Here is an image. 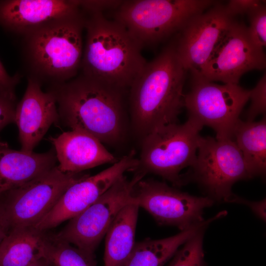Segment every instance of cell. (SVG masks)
Instances as JSON below:
<instances>
[{"label": "cell", "instance_id": "1", "mask_svg": "<svg viewBox=\"0 0 266 266\" xmlns=\"http://www.w3.org/2000/svg\"><path fill=\"white\" fill-rule=\"evenodd\" d=\"M47 90L54 95L60 120L72 130L86 133L108 145L125 140L129 128L127 89L80 74Z\"/></svg>", "mask_w": 266, "mask_h": 266}, {"label": "cell", "instance_id": "2", "mask_svg": "<svg viewBox=\"0 0 266 266\" xmlns=\"http://www.w3.org/2000/svg\"><path fill=\"white\" fill-rule=\"evenodd\" d=\"M186 72L173 43L147 63L132 83L129 91L130 126L140 140L159 128L177 123L184 107Z\"/></svg>", "mask_w": 266, "mask_h": 266}, {"label": "cell", "instance_id": "3", "mask_svg": "<svg viewBox=\"0 0 266 266\" xmlns=\"http://www.w3.org/2000/svg\"><path fill=\"white\" fill-rule=\"evenodd\" d=\"M84 12L56 19L21 36V54L27 79L48 87L65 83L80 69Z\"/></svg>", "mask_w": 266, "mask_h": 266}, {"label": "cell", "instance_id": "4", "mask_svg": "<svg viewBox=\"0 0 266 266\" xmlns=\"http://www.w3.org/2000/svg\"><path fill=\"white\" fill-rule=\"evenodd\" d=\"M86 39L81 74L128 89L147 62L140 44L126 29L102 12L84 11Z\"/></svg>", "mask_w": 266, "mask_h": 266}, {"label": "cell", "instance_id": "5", "mask_svg": "<svg viewBox=\"0 0 266 266\" xmlns=\"http://www.w3.org/2000/svg\"><path fill=\"white\" fill-rule=\"evenodd\" d=\"M203 127L189 117L186 122L165 125L141 140L135 172L159 175L175 187L183 185L180 172L195 162Z\"/></svg>", "mask_w": 266, "mask_h": 266}, {"label": "cell", "instance_id": "6", "mask_svg": "<svg viewBox=\"0 0 266 266\" xmlns=\"http://www.w3.org/2000/svg\"><path fill=\"white\" fill-rule=\"evenodd\" d=\"M217 1L210 0H123L114 20L143 47L179 32L195 16Z\"/></svg>", "mask_w": 266, "mask_h": 266}, {"label": "cell", "instance_id": "7", "mask_svg": "<svg viewBox=\"0 0 266 266\" xmlns=\"http://www.w3.org/2000/svg\"><path fill=\"white\" fill-rule=\"evenodd\" d=\"M197 152L183 184L196 181L214 200L228 202L234 183L253 177L233 139L200 136Z\"/></svg>", "mask_w": 266, "mask_h": 266}, {"label": "cell", "instance_id": "8", "mask_svg": "<svg viewBox=\"0 0 266 266\" xmlns=\"http://www.w3.org/2000/svg\"><path fill=\"white\" fill-rule=\"evenodd\" d=\"M250 90L236 84L220 85L200 76H192L184 107L189 117L212 129L216 138L233 139L240 114L249 100Z\"/></svg>", "mask_w": 266, "mask_h": 266}, {"label": "cell", "instance_id": "9", "mask_svg": "<svg viewBox=\"0 0 266 266\" xmlns=\"http://www.w3.org/2000/svg\"><path fill=\"white\" fill-rule=\"evenodd\" d=\"M65 172L56 166L38 177L4 194L2 201L10 229L33 227L55 205L73 184L89 176Z\"/></svg>", "mask_w": 266, "mask_h": 266}, {"label": "cell", "instance_id": "10", "mask_svg": "<svg viewBox=\"0 0 266 266\" xmlns=\"http://www.w3.org/2000/svg\"><path fill=\"white\" fill-rule=\"evenodd\" d=\"M144 176L136 172L131 179L123 176L55 236L94 254L119 212L130 203L134 186Z\"/></svg>", "mask_w": 266, "mask_h": 266}, {"label": "cell", "instance_id": "11", "mask_svg": "<svg viewBox=\"0 0 266 266\" xmlns=\"http://www.w3.org/2000/svg\"><path fill=\"white\" fill-rule=\"evenodd\" d=\"M130 203L144 209L158 224L175 226L182 231L203 221V210L214 200L191 195L163 182L142 178L134 186Z\"/></svg>", "mask_w": 266, "mask_h": 266}, {"label": "cell", "instance_id": "12", "mask_svg": "<svg viewBox=\"0 0 266 266\" xmlns=\"http://www.w3.org/2000/svg\"><path fill=\"white\" fill-rule=\"evenodd\" d=\"M235 20L225 5L217 2L191 18L179 32L176 54L184 68L200 75L214 49Z\"/></svg>", "mask_w": 266, "mask_h": 266}, {"label": "cell", "instance_id": "13", "mask_svg": "<svg viewBox=\"0 0 266 266\" xmlns=\"http://www.w3.org/2000/svg\"><path fill=\"white\" fill-rule=\"evenodd\" d=\"M266 65L264 49L252 41L247 27L235 20L199 76L211 82L238 84L244 73L264 69Z\"/></svg>", "mask_w": 266, "mask_h": 266}, {"label": "cell", "instance_id": "14", "mask_svg": "<svg viewBox=\"0 0 266 266\" xmlns=\"http://www.w3.org/2000/svg\"><path fill=\"white\" fill-rule=\"evenodd\" d=\"M134 150L107 168L70 186L52 209L33 227L44 232L75 217L93 204L125 172L134 171L138 165Z\"/></svg>", "mask_w": 266, "mask_h": 266}, {"label": "cell", "instance_id": "15", "mask_svg": "<svg viewBox=\"0 0 266 266\" xmlns=\"http://www.w3.org/2000/svg\"><path fill=\"white\" fill-rule=\"evenodd\" d=\"M56 105L51 91L43 92L38 83L28 79L25 93L16 105L15 114L21 150L33 152L51 125L58 122Z\"/></svg>", "mask_w": 266, "mask_h": 266}, {"label": "cell", "instance_id": "16", "mask_svg": "<svg viewBox=\"0 0 266 266\" xmlns=\"http://www.w3.org/2000/svg\"><path fill=\"white\" fill-rule=\"evenodd\" d=\"M82 11L79 0H0V26L22 36L49 22Z\"/></svg>", "mask_w": 266, "mask_h": 266}, {"label": "cell", "instance_id": "17", "mask_svg": "<svg viewBox=\"0 0 266 266\" xmlns=\"http://www.w3.org/2000/svg\"><path fill=\"white\" fill-rule=\"evenodd\" d=\"M54 147L59 168L65 172L77 173L118 160L93 136L71 130L50 137Z\"/></svg>", "mask_w": 266, "mask_h": 266}, {"label": "cell", "instance_id": "18", "mask_svg": "<svg viewBox=\"0 0 266 266\" xmlns=\"http://www.w3.org/2000/svg\"><path fill=\"white\" fill-rule=\"evenodd\" d=\"M53 149L43 153L17 151L0 141V195L38 177L56 166Z\"/></svg>", "mask_w": 266, "mask_h": 266}, {"label": "cell", "instance_id": "19", "mask_svg": "<svg viewBox=\"0 0 266 266\" xmlns=\"http://www.w3.org/2000/svg\"><path fill=\"white\" fill-rule=\"evenodd\" d=\"M218 218L219 216L215 215L170 237L160 239L147 238L135 243L130 255L122 266H163L174 256L181 245Z\"/></svg>", "mask_w": 266, "mask_h": 266}, {"label": "cell", "instance_id": "20", "mask_svg": "<svg viewBox=\"0 0 266 266\" xmlns=\"http://www.w3.org/2000/svg\"><path fill=\"white\" fill-rule=\"evenodd\" d=\"M33 227L10 229L0 246V266H28L43 258L48 237Z\"/></svg>", "mask_w": 266, "mask_h": 266}, {"label": "cell", "instance_id": "21", "mask_svg": "<svg viewBox=\"0 0 266 266\" xmlns=\"http://www.w3.org/2000/svg\"><path fill=\"white\" fill-rule=\"evenodd\" d=\"M139 206L130 203L119 212L105 236L104 266H122L135 244Z\"/></svg>", "mask_w": 266, "mask_h": 266}, {"label": "cell", "instance_id": "22", "mask_svg": "<svg viewBox=\"0 0 266 266\" xmlns=\"http://www.w3.org/2000/svg\"><path fill=\"white\" fill-rule=\"evenodd\" d=\"M233 139L253 177L264 175L266 169V116L258 122L240 119Z\"/></svg>", "mask_w": 266, "mask_h": 266}, {"label": "cell", "instance_id": "23", "mask_svg": "<svg viewBox=\"0 0 266 266\" xmlns=\"http://www.w3.org/2000/svg\"><path fill=\"white\" fill-rule=\"evenodd\" d=\"M43 259L48 266H96L94 254L87 253L55 236L48 237Z\"/></svg>", "mask_w": 266, "mask_h": 266}, {"label": "cell", "instance_id": "24", "mask_svg": "<svg viewBox=\"0 0 266 266\" xmlns=\"http://www.w3.org/2000/svg\"><path fill=\"white\" fill-rule=\"evenodd\" d=\"M204 229H202L177 250L169 266H205L203 250Z\"/></svg>", "mask_w": 266, "mask_h": 266}, {"label": "cell", "instance_id": "25", "mask_svg": "<svg viewBox=\"0 0 266 266\" xmlns=\"http://www.w3.org/2000/svg\"><path fill=\"white\" fill-rule=\"evenodd\" d=\"M247 16L249 26L248 35L258 47L264 49L266 46V6L263 3L251 11Z\"/></svg>", "mask_w": 266, "mask_h": 266}, {"label": "cell", "instance_id": "26", "mask_svg": "<svg viewBox=\"0 0 266 266\" xmlns=\"http://www.w3.org/2000/svg\"><path fill=\"white\" fill-rule=\"evenodd\" d=\"M251 102L246 113L248 121H253L259 115L265 114L266 110V73L256 86L250 90L249 100Z\"/></svg>", "mask_w": 266, "mask_h": 266}, {"label": "cell", "instance_id": "27", "mask_svg": "<svg viewBox=\"0 0 266 266\" xmlns=\"http://www.w3.org/2000/svg\"><path fill=\"white\" fill-rule=\"evenodd\" d=\"M22 77V74L16 73L9 76L0 61V95L16 102L15 89Z\"/></svg>", "mask_w": 266, "mask_h": 266}, {"label": "cell", "instance_id": "28", "mask_svg": "<svg viewBox=\"0 0 266 266\" xmlns=\"http://www.w3.org/2000/svg\"><path fill=\"white\" fill-rule=\"evenodd\" d=\"M264 3L258 0H231L225 5L228 12L233 17L248 14L255 8Z\"/></svg>", "mask_w": 266, "mask_h": 266}, {"label": "cell", "instance_id": "29", "mask_svg": "<svg viewBox=\"0 0 266 266\" xmlns=\"http://www.w3.org/2000/svg\"><path fill=\"white\" fill-rule=\"evenodd\" d=\"M16 102L0 95V132L6 125L15 122Z\"/></svg>", "mask_w": 266, "mask_h": 266}, {"label": "cell", "instance_id": "30", "mask_svg": "<svg viewBox=\"0 0 266 266\" xmlns=\"http://www.w3.org/2000/svg\"><path fill=\"white\" fill-rule=\"evenodd\" d=\"M123 0H79L82 9L86 12H100L108 9H116Z\"/></svg>", "mask_w": 266, "mask_h": 266}, {"label": "cell", "instance_id": "31", "mask_svg": "<svg viewBox=\"0 0 266 266\" xmlns=\"http://www.w3.org/2000/svg\"><path fill=\"white\" fill-rule=\"evenodd\" d=\"M228 202H235L247 205L257 216L263 221H266V199L259 201H252L233 195Z\"/></svg>", "mask_w": 266, "mask_h": 266}, {"label": "cell", "instance_id": "32", "mask_svg": "<svg viewBox=\"0 0 266 266\" xmlns=\"http://www.w3.org/2000/svg\"><path fill=\"white\" fill-rule=\"evenodd\" d=\"M10 229L4 214L2 201L0 200V246Z\"/></svg>", "mask_w": 266, "mask_h": 266}, {"label": "cell", "instance_id": "33", "mask_svg": "<svg viewBox=\"0 0 266 266\" xmlns=\"http://www.w3.org/2000/svg\"><path fill=\"white\" fill-rule=\"evenodd\" d=\"M28 266H48L43 260V259H42L40 260H38L32 264Z\"/></svg>", "mask_w": 266, "mask_h": 266}]
</instances>
